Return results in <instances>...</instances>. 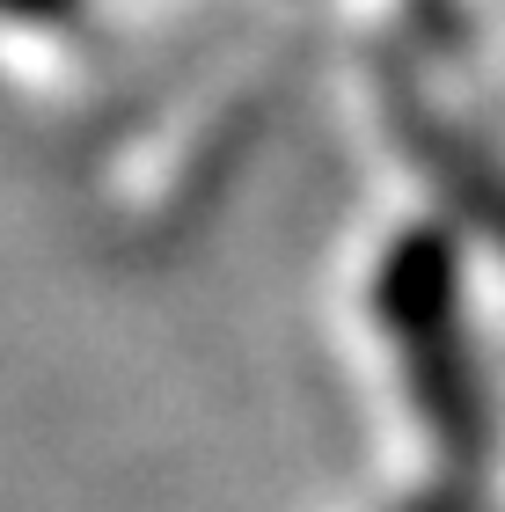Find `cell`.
Here are the masks:
<instances>
[{
  "label": "cell",
  "instance_id": "obj_2",
  "mask_svg": "<svg viewBox=\"0 0 505 512\" xmlns=\"http://www.w3.org/2000/svg\"><path fill=\"white\" fill-rule=\"evenodd\" d=\"M388 110H396L403 139L418 147V169H432V183H440V191H447L454 205H462L469 220H484L491 235L505 242V176H498L476 147H462V139H454L440 118H425V110L410 103L403 88H396V103H388Z\"/></svg>",
  "mask_w": 505,
  "mask_h": 512
},
{
  "label": "cell",
  "instance_id": "obj_4",
  "mask_svg": "<svg viewBox=\"0 0 505 512\" xmlns=\"http://www.w3.org/2000/svg\"><path fill=\"white\" fill-rule=\"evenodd\" d=\"M410 512H469V491H462V483H447V491H432V498H418Z\"/></svg>",
  "mask_w": 505,
  "mask_h": 512
},
{
  "label": "cell",
  "instance_id": "obj_1",
  "mask_svg": "<svg viewBox=\"0 0 505 512\" xmlns=\"http://www.w3.org/2000/svg\"><path fill=\"white\" fill-rule=\"evenodd\" d=\"M374 315L403 359L410 403L447 447L454 469L491 454V403L476 388V359L462 337V249L447 227H410L388 242L374 278Z\"/></svg>",
  "mask_w": 505,
  "mask_h": 512
},
{
  "label": "cell",
  "instance_id": "obj_3",
  "mask_svg": "<svg viewBox=\"0 0 505 512\" xmlns=\"http://www.w3.org/2000/svg\"><path fill=\"white\" fill-rule=\"evenodd\" d=\"M0 15H22V22H66L74 0H0Z\"/></svg>",
  "mask_w": 505,
  "mask_h": 512
}]
</instances>
